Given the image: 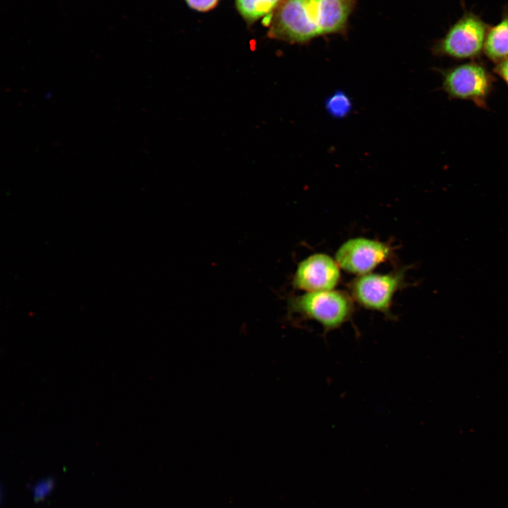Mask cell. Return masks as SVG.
<instances>
[{"label":"cell","instance_id":"cell-1","mask_svg":"<svg viewBox=\"0 0 508 508\" xmlns=\"http://www.w3.org/2000/svg\"><path fill=\"white\" fill-rule=\"evenodd\" d=\"M356 0H284L270 34L290 42H304L336 32L345 25Z\"/></svg>","mask_w":508,"mask_h":508},{"label":"cell","instance_id":"cell-2","mask_svg":"<svg viewBox=\"0 0 508 508\" xmlns=\"http://www.w3.org/2000/svg\"><path fill=\"white\" fill-rule=\"evenodd\" d=\"M354 303L349 293L333 289L292 296L287 305L289 316L317 322L327 334L352 319Z\"/></svg>","mask_w":508,"mask_h":508},{"label":"cell","instance_id":"cell-3","mask_svg":"<svg viewBox=\"0 0 508 508\" xmlns=\"http://www.w3.org/2000/svg\"><path fill=\"white\" fill-rule=\"evenodd\" d=\"M407 266L399 267L384 274L368 273L357 276L348 286L354 302L362 308L382 313L389 319L395 294L409 284Z\"/></svg>","mask_w":508,"mask_h":508},{"label":"cell","instance_id":"cell-4","mask_svg":"<svg viewBox=\"0 0 508 508\" xmlns=\"http://www.w3.org/2000/svg\"><path fill=\"white\" fill-rule=\"evenodd\" d=\"M441 73L442 89L449 97L469 100L480 108L487 107L494 78L485 66L468 62Z\"/></svg>","mask_w":508,"mask_h":508},{"label":"cell","instance_id":"cell-5","mask_svg":"<svg viewBox=\"0 0 508 508\" xmlns=\"http://www.w3.org/2000/svg\"><path fill=\"white\" fill-rule=\"evenodd\" d=\"M394 247L389 243L365 237L351 238L335 253L339 267L356 276L372 272L377 266L392 258Z\"/></svg>","mask_w":508,"mask_h":508},{"label":"cell","instance_id":"cell-6","mask_svg":"<svg viewBox=\"0 0 508 508\" xmlns=\"http://www.w3.org/2000/svg\"><path fill=\"white\" fill-rule=\"evenodd\" d=\"M477 16L466 13L455 23L434 47L435 54L454 59H472L483 50L488 32Z\"/></svg>","mask_w":508,"mask_h":508},{"label":"cell","instance_id":"cell-7","mask_svg":"<svg viewBox=\"0 0 508 508\" xmlns=\"http://www.w3.org/2000/svg\"><path fill=\"white\" fill-rule=\"evenodd\" d=\"M340 267L334 258L325 253H314L297 265L292 284L305 292L334 289L341 279Z\"/></svg>","mask_w":508,"mask_h":508},{"label":"cell","instance_id":"cell-8","mask_svg":"<svg viewBox=\"0 0 508 508\" xmlns=\"http://www.w3.org/2000/svg\"><path fill=\"white\" fill-rule=\"evenodd\" d=\"M483 51L490 60L497 64L508 57V16L488 30Z\"/></svg>","mask_w":508,"mask_h":508},{"label":"cell","instance_id":"cell-9","mask_svg":"<svg viewBox=\"0 0 508 508\" xmlns=\"http://www.w3.org/2000/svg\"><path fill=\"white\" fill-rule=\"evenodd\" d=\"M284 0H236V7L248 21L267 18Z\"/></svg>","mask_w":508,"mask_h":508},{"label":"cell","instance_id":"cell-10","mask_svg":"<svg viewBox=\"0 0 508 508\" xmlns=\"http://www.w3.org/2000/svg\"><path fill=\"white\" fill-rule=\"evenodd\" d=\"M351 101L343 91H337L325 101L327 112L334 118H343L351 111Z\"/></svg>","mask_w":508,"mask_h":508},{"label":"cell","instance_id":"cell-11","mask_svg":"<svg viewBox=\"0 0 508 508\" xmlns=\"http://www.w3.org/2000/svg\"><path fill=\"white\" fill-rule=\"evenodd\" d=\"M54 480L52 477L39 480L31 488L33 500L35 502L44 501L54 488Z\"/></svg>","mask_w":508,"mask_h":508},{"label":"cell","instance_id":"cell-12","mask_svg":"<svg viewBox=\"0 0 508 508\" xmlns=\"http://www.w3.org/2000/svg\"><path fill=\"white\" fill-rule=\"evenodd\" d=\"M219 0H186L188 5L198 11H208L212 9Z\"/></svg>","mask_w":508,"mask_h":508},{"label":"cell","instance_id":"cell-13","mask_svg":"<svg viewBox=\"0 0 508 508\" xmlns=\"http://www.w3.org/2000/svg\"><path fill=\"white\" fill-rule=\"evenodd\" d=\"M495 72L505 82L508 87V57L497 64Z\"/></svg>","mask_w":508,"mask_h":508}]
</instances>
